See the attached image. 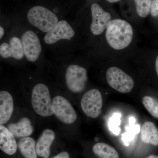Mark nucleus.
<instances>
[{
	"label": "nucleus",
	"mask_w": 158,
	"mask_h": 158,
	"mask_svg": "<svg viewBox=\"0 0 158 158\" xmlns=\"http://www.w3.org/2000/svg\"><path fill=\"white\" fill-rule=\"evenodd\" d=\"M18 148L24 158H37L35 140L31 137L21 138Z\"/></svg>",
	"instance_id": "nucleus-17"
},
{
	"label": "nucleus",
	"mask_w": 158,
	"mask_h": 158,
	"mask_svg": "<svg viewBox=\"0 0 158 158\" xmlns=\"http://www.w3.org/2000/svg\"><path fill=\"white\" fill-rule=\"evenodd\" d=\"M156 71L157 74L158 76V56L157 57L156 59Z\"/></svg>",
	"instance_id": "nucleus-24"
},
{
	"label": "nucleus",
	"mask_w": 158,
	"mask_h": 158,
	"mask_svg": "<svg viewBox=\"0 0 158 158\" xmlns=\"http://www.w3.org/2000/svg\"><path fill=\"white\" fill-rule=\"evenodd\" d=\"M75 35V32L71 25L67 21L61 20L46 33L44 40L47 45H52L62 40H70Z\"/></svg>",
	"instance_id": "nucleus-7"
},
{
	"label": "nucleus",
	"mask_w": 158,
	"mask_h": 158,
	"mask_svg": "<svg viewBox=\"0 0 158 158\" xmlns=\"http://www.w3.org/2000/svg\"><path fill=\"white\" fill-rule=\"evenodd\" d=\"M132 27L124 20H111L106 29V39L108 44L115 50L126 48L132 40Z\"/></svg>",
	"instance_id": "nucleus-1"
},
{
	"label": "nucleus",
	"mask_w": 158,
	"mask_h": 158,
	"mask_svg": "<svg viewBox=\"0 0 158 158\" xmlns=\"http://www.w3.org/2000/svg\"><path fill=\"white\" fill-rule=\"evenodd\" d=\"M20 37L26 59L33 63L37 62L40 58L42 50L38 35L34 31L28 30L24 31Z\"/></svg>",
	"instance_id": "nucleus-6"
},
{
	"label": "nucleus",
	"mask_w": 158,
	"mask_h": 158,
	"mask_svg": "<svg viewBox=\"0 0 158 158\" xmlns=\"http://www.w3.org/2000/svg\"><path fill=\"white\" fill-rule=\"evenodd\" d=\"M7 127L17 138L30 137L34 132L31 120L27 117H22L17 122L9 123Z\"/></svg>",
	"instance_id": "nucleus-15"
},
{
	"label": "nucleus",
	"mask_w": 158,
	"mask_h": 158,
	"mask_svg": "<svg viewBox=\"0 0 158 158\" xmlns=\"http://www.w3.org/2000/svg\"><path fill=\"white\" fill-rule=\"evenodd\" d=\"M146 158H158V156L155 155H151Z\"/></svg>",
	"instance_id": "nucleus-26"
},
{
	"label": "nucleus",
	"mask_w": 158,
	"mask_h": 158,
	"mask_svg": "<svg viewBox=\"0 0 158 158\" xmlns=\"http://www.w3.org/2000/svg\"><path fill=\"white\" fill-rule=\"evenodd\" d=\"M102 105L101 94L96 89H92L86 92L81 100L82 111L91 118H96L99 116Z\"/></svg>",
	"instance_id": "nucleus-8"
},
{
	"label": "nucleus",
	"mask_w": 158,
	"mask_h": 158,
	"mask_svg": "<svg viewBox=\"0 0 158 158\" xmlns=\"http://www.w3.org/2000/svg\"><path fill=\"white\" fill-rule=\"evenodd\" d=\"M31 105L35 113L42 117H49L54 114L52 100L48 88L43 83L34 86L31 97Z\"/></svg>",
	"instance_id": "nucleus-3"
},
{
	"label": "nucleus",
	"mask_w": 158,
	"mask_h": 158,
	"mask_svg": "<svg viewBox=\"0 0 158 158\" xmlns=\"http://www.w3.org/2000/svg\"><path fill=\"white\" fill-rule=\"evenodd\" d=\"M136 11L139 16L145 17L149 15L151 11L152 0H134Z\"/></svg>",
	"instance_id": "nucleus-20"
},
{
	"label": "nucleus",
	"mask_w": 158,
	"mask_h": 158,
	"mask_svg": "<svg viewBox=\"0 0 158 158\" xmlns=\"http://www.w3.org/2000/svg\"><path fill=\"white\" fill-rule=\"evenodd\" d=\"M150 13L153 17H158V0H152Z\"/></svg>",
	"instance_id": "nucleus-21"
},
{
	"label": "nucleus",
	"mask_w": 158,
	"mask_h": 158,
	"mask_svg": "<svg viewBox=\"0 0 158 158\" xmlns=\"http://www.w3.org/2000/svg\"><path fill=\"white\" fill-rule=\"evenodd\" d=\"M106 79L110 87L120 93H129L135 85L131 77L116 67H111L108 69Z\"/></svg>",
	"instance_id": "nucleus-5"
},
{
	"label": "nucleus",
	"mask_w": 158,
	"mask_h": 158,
	"mask_svg": "<svg viewBox=\"0 0 158 158\" xmlns=\"http://www.w3.org/2000/svg\"><path fill=\"white\" fill-rule=\"evenodd\" d=\"M14 110V102L11 94L6 90L0 92V123H7L11 118Z\"/></svg>",
	"instance_id": "nucleus-14"
},
{
	"label": "nucleus",
	"mask_w": 158,
	"mask_h": 158,
	"mask_svg": "<svg viewBox=\"0 0 158 158\" xmlns=\"http://www.w3.org/2000/svg\"><path fill=\"white\" fill-rule=\"evenodd\" d=\"M27 18L31 26L45 34L59 22L58 16L53 11L40 6H34L29 9Z\"/></svg>",
	"instance_id": "nucleus-2"
},
{
	"label": "nucleus",
	"mask_w": 158,
	"mask_h": 158,
	"mask_svg": "<svg viewBox=\"0 0 158 158\" xmlns=\"http://www.w3.org/2000/svg\"><path fill=\"white\" fill-rule=\"evenodd\" d=\"M142 104L155 118H158V100L150 96H144L142 98Z\"/></svg>",
	"instance_id": "nucleus-19"
},
{
	"label": "nucleus",
	"mask_w": 158,
	"mask_h": 158,
	"mask_svg": "<svg viewBox=\"0 0 158 158\" xmlns=\"http://www.w3.org/2000/svg\"><path fill=\"white\" fill-rule=\"evenodd\" d=\"M0 56L3 59H11L17 61L25 58L21 37L13 35L7 41L2 43L0 45Z\"/></svg>",
	"instance_id": "nucleus-10"
},
{
	"label": "nucleus",
	"mask_w": 158,
	"mask_h": 158,
	"mask_svg": "<svg viewBox=\"0 0 158 158\" xmlns=\"http://www.w3.org/2000/svg\"><path fill=\"white\" fill-rule=\"evenodd\" d=\"M91 12L92 22L90 31L93 35H100L110 24L111 21V15L96 3H94L91 6Z\"/></svg>",
	"instance_id": "nucleus-11"
},
{
	"label": "nucleus",
	"mask_w": 158,
	"mask_h": 158,
	"mask_svg": "<svg viewBox=\"0 0 158 158\" xmlns=\"http://www.w3.org/2000/svg\"><path fill=\"white\" fill-rule=\"evenodd\" d=\"M54 114L60 121L66 124L73 123L77 115L72 105L64 97L57 95L52 99Z\"/></svg>",
	"instance_id": "nucleus-9"
},
{
	"label": "nucleus",
	"mask_w": 158,
	"mask_h": 158,
	"mask_svg": "<svg viewBox=\"0 0 158 158\" xmlns=\"http://www.w3.org/2000/svg\"><path fill=\"white\" fill-rule=\"evenodd\" d=\"M69 154L66 152H63L59 153V154L55 156L52 158H69Z\"/></svg>",
	"instance_id": "nucleus-22"
},
{
	"label": "nucleus",
	"mask_w": 158,
	"mask_h": 158,
	"mask_svg": "<svg viewBox=\"0 0 158 158\" xmlns=\"http://www.w3.org/2000/svg\"><path fill=\"white\" fill-rule=\"evenodd\" d=\"M65 85L69 91L74 94L81 93L88 82L87 71L80 65H69L65 70Z\"/></svg>",
	"instance_id": "nucleus-4"
},
{
	"label": "nucleus",
	"mask_w": 158,
	"mask_h": 158,
	"mask_svg": "<svg viewBox=\"0 0 158 158\" xmlns=\"http://www.w3.org/2000/svg\"><path fill=\"white\" fill-rule=\"evenodd\" d=\"M18 144L15 137L8 128L0 125V148L8 155H13L17 151Z\"/></svg>",
	"instance_id": "nucleus-13"
},
{
	"label": "nucleus",
	"mask_w": 158,
	"mask_h": 158,
	"mask_svg": "<svg viewBox=\"0 0 158 158\" xmlns=\"http://www.w3.org/2000/svg\"><path fill=\"white\" fill-rule=\"evenodd\" d=\"M56 138V134L53 130H44L36 144L37 156L43 158H48L50 156L51 147Z\"/></svg>",
	"instance_id": "nucleus-12"
},
{
	"label": "nucleus",
	"mask_w": 158,
	"mask_h": 158,
	"mask_svg": "<svg viewBox=\"0 0 158 158\" xmlns=\"http://www.w3.org/2000/svg\"><path fill=\"white\" fill-rule=\"evenodd\" d=\"M94 153L99 158H119L114 148L104 143H98L93 147Z\"/></svg>",
	"instance_id": "nucleus-18"
},
{
	"label": "nucleus",
	"mask_w": 158,
	"mask_h": 158,
	"mask_svg": "<svg viewBox=\"0 0 158 158\" xmlns=\"http://www.w3.org/2000/svg\"><path fill=\"white\" fill-rule=\"evenodd\" d=\"M141 139L142 142L154 146H158V129L152 122L144 123L141 131Z\"/></svg>",
	"instance_id": "nucleus-16"
},
{
	"label": "nucleus",
	"mask_w": 158,
	"mask_h": 158,
	"mask_svg": "<svg viewBox=\"0 0 158 158\" xmlns=\"http://www.w3.org/2000/svg\"><path fill=\"white\" fill-rule=\"evenodd\" d=\"M106 1L109 2L114 3L118 2V1H119V0H106Z\"/></svg>",
	"instance_id": "nucleus-25"
},
{
	"label": "nucleus",
	"mask_w": 158,
	"mask_h": 158,
	"mask_svg": "<svg viewBox=\"0 0 158 158\" xmlns=\"http://www.w3.org/2000/svg\"><path fill=\"white\" fill-rule=\"evenodd\" d=\"M5 31H5V28L3 27L1 25V27H0V39H1V40H2L4 35H5Z\"/></svg>",
	"instance_id": "nucleus-23"
}]
</instances>
